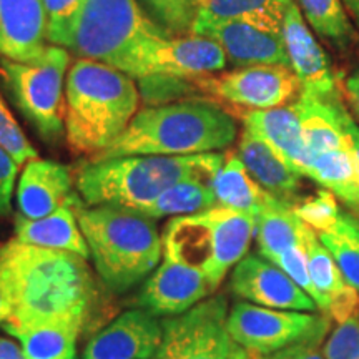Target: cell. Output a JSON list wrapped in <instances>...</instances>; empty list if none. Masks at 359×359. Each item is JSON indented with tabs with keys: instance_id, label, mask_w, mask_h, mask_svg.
<instances>
[{
	"instance_id": "f1b7e54d",
	"label": "cell",
	"mask_w": 359,
	"mask_h": 359,
	"mask_svg": "<svg viewBox=\"0 0 359 359\" xmlns=\"http://www.w3.org/2000/svg\"><path fill=\"white\" fill-rule=\"evenodd\" d=\"M316 235L334 258L348 285L359 291V217L341 208L333 223Z\"/></svg>"
},
{
	"instance_id": "6da1fadb",
	"label": "cell",
	"mask_w": 359,
	"mask_h": 359,
	"mask_svg": "<svg viewBox=\"0 0 359 359\" xmlns=\"http://www.w3.org/2000/svg\"><path fill=\"white\" fill-rule=\"evenodd\" d=\"M0 281L12 306L4 331L39 326L82 331L97 298L87 259L17 240L0 246Z\"/></svg>"
},
{
	"instance_id": "d590c367",
	"label": "cell",
	"mask_w": 359,
	"mask_h": 359,
	"mask_svg": "<svg viewBox=\"0 0 359 359\" xmlns=\"http://www.w3.org/2000/svg\"><path fill=\"white\" fill-rule=\"evenodd\" d=\"M271 263L276 264L278 268H281L283 271H285L286 275H288L291 280H293L296 285H298L299 288H302L304 293H306L309 298L316 303L318 309L321 308V296L316 291V288H314L311 276H309L308 255H306V246H304V240L302 245L294 246V248L286 251V253L276 257Z\"/></svg>"
},
{
	"instance_id": "74e56055",
	"label": "cell",
	"mask_w": 359,
	"mask_h": 359,
	"mask_svg": "<svg viewBox=\"0 0 359 359\" xmlns=\"http://www.w3.org/2000/svg\"><path fill=\"white\" fill-rule=\"evenodd\" d=\"M20 165L0 147V217H7L12 208V193Z\"/></svg>"
},
{
	"instance_id": "e575fe53",
	"label": "cell",
	"mask_w": 359,
	"mask_h": 359,
	"mask_svg": "<svg viewBox=\"0 0 359 359\" xmlns=\"http://www.w3.org/2000/svg\"><path fill=\"white\" fill-rule=\"evenodd\" d=\"M294 212L314 231H321L333 223V219L341 212L339 201L331 191L321 190L316 195L298 201L294 205Z\"/></svg>"
},
{
	"instance_id": "f35d334b",
	"label": "cell",
	"mask_w": 359,
	"mask_h": 359,
	"mask_svg": "<svg viewBox=\"0 0 359 359\" xmlns=\"http://www.w3.org/2000/svg\"><path fill=\"white\" fill-rule=\"evenodd\" d=\"M326 334H316L262 359H325L321 343Z\"/></svg>"
},
{
	"instance_id": "7c38bea8",
	"label": "cell",
	"mask_w": 359,
	"mask_h": 359,
	"mask_svg": "<svg viewBox=\"0 0 359 359\" xmlns=\"http://www.w3.org/2000/svg\"><path fill=\"white\" fill-rule=\"evenodd\" d=\"M281 35L291 70L302 83V92L323 100L338 95V79L334 77L325 50L314 39L311 27L304 20L294 0L286 7Z\"/></svg>"
},
{
	"instance_id": "836d02e7",
	"label": "cell",
	"mask_w": 359,
	"mask_h": 359,
	"mask_svg": "<svg viewBox=\"0 0 359 359\" xmlns=\"http://www.w3.org/2000/svg\"><path fill=\"white\" fill-rule=\"evenodd\" d=\"M48 20V43L67 47L72 27L85 0H43Z\"/></svg>"
},
{
	"instance_id": "9a60e30c",
	"label": "cell",
	"mask_w": 359,
	"mask_h": 359,
	"mask_svg": "<svg viewBox=\"0 0 359 359\" xmlns=\"http://www.w3.org/2000/svg\"><path fill=\"white\" fill-rule=\"evenodd\" d=\"M85 205L74 190V173L67 165L52 160L27 161L17 185V208L22 217L39 219L64 206L77 210Z\"/></svg>"
},
{
	"instance_id": "30bf717a",
	"label": "cell",
	"mask_w": 359,
	"mask_h": 359,
	"mask_svg": "<svg viewBox=\"0 0 359 359\" xmlns=\"http://www.w3.org/2000/svg\"><path fill=\"white\" fill-rule=\"evenodd\" d=\"M196 90L246 110H269L293 103L302 83L288 65H251L224 74L193 77Z\"/></svg>"
},
{
	"instance_id": "3957f363",
	"label": "cell",
	"mask_w": 359,
	"mask_h": 359,
	"mask_svg": "<svg viewBox=\"0 0 359 359\" xmlns=\"http://www.w3.org/2000/svg\"><path fill=\"white\" fill-rule=\"evenodd\" d=\"M65 138L77 154L98 155L118 140L140 107L135 80L102 62L77 58L65 82Z\"/></svg>"
},
{
	"instance_id": "7402d4cb",
	"label": "cell",
	"mask_w": 359,
	"mask_h": 359,
	"mask_svg": "<svg viewBox=\"0 0 359 359\" xmlns=\"http://www.w3.org/2000/svg\"><path fill=\"white\" fill-rule=\"evenodd\" d=\"M306 178L333 193L339 203L359 217V158L346 133L336 145L309 155Z\"/></svg>"
},
{
	"instance_id": "ac0fdd59",
	"label": "cell",
	"mask_w": 359,
	"mask_h": 359,
	"mask_svg": "<svg viewBox=\"0 0 359 359\" xmlns=\"http://www.w3.org/2000/svg\"><path fill=\"white\" fill-rule=\"evenodd\" d=\"M226 65L228 60L222 45L196 34L160 40L148 55V75L201 77L218 74Z\"/></svg>"
},
{
	"instance_id": "1f68e13d",
	"label": "cell",
	"mask_w": 359,
	"mask_h": 359,
	"mask_svg": "<svg viewBox=\"0 0 359 359\" xmlns=\"http://www.w3.org/2000/svg\"><path fill=\"white\" fill-rule=\"evenodd\" d=\"M155 22L172 37L191 34L198 15V0H142Z\"/></svg>"
},
{
	"instance_id": "d4e9b609",
	"label": "cell",
	"mask_w": 359,
	"mask_h": 359,
	"mask_svg": "<svg viewBox=\"0 0 359 359\" xmlns=\"http://www.w3.org/2000/svg\"><path fill=\"white\" fill-rule=\"evenodd\" d=\"M218 206L258 217L269 195L251 178L238 154H228L212 183Z\"/></svg>"
},
{
	"instance_id": "b9f144b4",
	"label": "cell",
	"mask_w": 359,
	"mask_h": 359,
	"mask_svg": "<svg viewBox=\"0 0 359 359\" xmlns=\"http://www.w3.org/2000/svg\"><path fill=\"white\" fill-rule=\"evenodd\" d=\"M11 314H12L11 302H8L7 291L4 288L2 281H0V325H4V323L11 318Z\"/></svg>"
},
{
	"instance_id": "5b68a950",
	"label": "cell",
	"mask_w": 359,
	"mask_h": 359,
	"mask_svg": "<svg viewBox=\"0 0 359 359\" xmlns=\"http://www.w3.org/2000/svg\"><path fill=\"white\" fill-rule=\"evenodd\" d=\"M80 230L105 286L123 293L154 271L163 253L155 219L118 205L79 206Z\"/></svg>"
},
{
	"instance_id": "8fae6325",
	"label": "cell",
	"mask_w": 359,
	"mask_h": 359,
	"mask_svg": "<svg viewBox=\"0 0 359 359\" xmlns=\"http://www.w3.org/2000/svg\"><path fill=\"white\" fill-rule=\"evenodd\" d=\"M233 294L258 306L316 313L318 306L291 278L262 255H246L231 273Z\"/></svg>"
},
{
	"instance_id": "52a82bcc",
	"label": "cell",
	"mask_w": 359,
	"mask_h": 359,
	"mask_svg": "<svg viewBox=\"0 0 359 359\" xmlns=\"http://www.w3.org/2000/svg\"><path fill=\"white\" fill-rule=\"evenodd\" d=\"M70 53L50 43L34 62L0 57V83L17 110L45 142L65 133V82Z\"/></svg>"
},
{
	"instance_id": "4316f807",
	"label": "cell",
	"mask_w": 359,
	"mask_h": 359,
	"mask_svg": "<svg viewBox=\"0 0 359 359\" xmlns=\"http://www.w3.org/2000/svg\"><path fill=\"white\" fill-rule=\"evenodd\" d=\"M218 206L213 188L200 180H185L170 187L150 203L137 206V212L154 219L163 217H188Z\"/></svg>"
},
{
	"instance_id": "f6af8a7d",
	"label": "cell",
	"mask_w": 359,
	"mask_h": 359,
	"mask_svg": "<svg viewBox=\"0 0 359 359\" xmlns=\"http://www.w3.org/2000/svg\"><path fill=\"white\" fill-rule=\"evenodd\" d=\"M356 359H359V356H358V358H356Z\"/></svg>"
},
{
	"instance_id": "ffe728a7",
	"label": "cell",
	"mask_w": 359,
	"mask_h": 359,
	"mask_svg": "<svg viewBox=\"0 0 359 359\" xmlns=\"http://www.w3.org/2000/svg\"><path fill=\"white\" fill-rule=\"evenodd\" d=\"M236 154L264 191L286 203H298L303 177L269 143L243 128Z\"/></svg>"
},
{
	"instance_id": "277c9868",
	"label": "cell",
	"mask_w": 359,
	"mask_h": 359,
	"mask_svg": "<svg viewBox=\"0 0 359 359\" xmlns=\"http://www.w3.org/2000/svg\"><path fill=\"white\" fill-rule=\"evenodd\" d=\"M226 155L219 151L185 156H116L83 163L75 185L85 206L147 205L185 180L212 185Z\"/></svg>"
},
{
	"instance_id": "f546056e",
	"label": "cell",
	"mask_w": 359,
	"mask_h": 359,
	"mask_svg": "<svg viewBox=\"0 0 359 359\" xmlns=\"http://www.w3.org/2000/svg\"><path fill=\"white\" fill-rule=\"evenodd\" d=\"M303 240L304 246H306L309 276H311L314 288H316V291L321 296L320 311L325 313L327 318L331 303L336 298H339L341 294L346 293L351 288V285H348L343 273L338 268V264H336L334 258L331 257L330 251L321 243L316 231L311 226H308V224L304 228Z\"/></svg>"
},
{
	"instance_id": "8d00e7d4",
	"label": "cell",
	"mask_w": 359,
	"mask_h": 359,
	"mask_svg": "<svg viewBox=\"0 0 359 359\" xmlns=\"http://www.w3.org/2000/svg\"><path fill=\"white\" fill-rule=\"evenodd\" d=\"M325 359H356L359 356V313L338 323L323 344Z\"/></svg>"
},
{
	"instance_id": "603a6c76",
	"label": "cell",
	"mask_w": 359,
	"mask_h": 359,
	"mask_svg": "<svg viewBox=\"0 0 359 359\" xmlns=\"http://www.w3.org/2000/svg\"><path fill=\"white\" fill-rule=\"evenodd\" d=\"M15 240L40 248L69 251L87 259L90 250L80 230L75 208L64 206L48 217L30 219L19 213L15 217Z\"/></svg>"
},
{
	"instance_id": "7a4b0ae2",
	"label": "cell",
	"mask_w": 359,
	"mask_h": 359,
	"mask_svg": "<svg viewBox=\"0 0 359 359\" xmlns=\"http://www.w3.org/2000/svg\"><path fill=\"white\" fill-rule=\"evenodd\" d=\"M235 116L208 98L191 97L138 110L118 140L93 156H185L224 150L236 140Z\"/></svg>"
},
{
	"instance_id": "7bdbcfd3",
	"label": "cell",
	"mask_w": 359,
	"mask_h": 359,
	"mask_svg": "<svg viewBox=\"0 0 359 359\" xmlns=\"http://www.w3.org/2000/svg\"><path fill=\"white\" fill-rule=\"evenodd\" d=\"M346 8L349 19H351L354 29L359 30V0H341Z\"/></svg>"
},
{
	"instance_id": "ee69618b",
	"label": "cell",
	"mask_w": 359,
	"mask_h": 359,
	"mask_svg": "<svg viewBox=\"0 0 359 359\" xmlns=\"http://www.w3.org/2000/svg\"><path fill=\"white\" fill-rule=\"evenodd\" d=\"M262 356H257V354H253V353H250L248 349H245V348H240L236 351V354L235 356H233L231 359H259Z\"/></svg>"
},
{
	"instance_id": "5bb4252c",
	"label": "cell",
	"mask_w": 359,
	"mask_h": 359,
	"mask_svg": "<svg viewBox=\"0 0 359 359\" xmlns=\"http://www.w3.org/2000/svg\"><path fill=\"white\" fill-rule=\"evenodd\" d=\"M191 34L213 39L222 45L228 64L241 69L251 65H288L283 35L259 29L246 22H195Z\"/></svg>"
},
{
	"instance_id": "9c48e42d",
	"label": "cell",
	"mask_w": 359,
	"mask_h": 359,
	"mask_svg": "<svg viewBox=\"0 0 359 359\" xmlns=\"http://www.w3.org/2000/svg\"><path fill=\"white\" fill-rule=\"evenodd\" d=\"M330 318L308 311H286L238 302L228 313L226 330L236 344L257 356H271L281 349L330 331Z\"/></svg>"
},
{
	"instance_id": "83f0119b",
	"label": "cell",
	"mask_w": 359,
	"mask_h": 359,
	"mask_svg": "<svg viewBox=\"0 0 359 359\" xmlns=\"http://www.w3.org/2000/svg\"><path fill=\"white\" fill-rule=\"evenodd\" d=\"M314 34L344 53L356 43L358 32L341 0H294Z\"/></svg>"
},
{
	"instance_id": "4fadbf2b",
	"label": "cell",
	"mask_w": 359,
	"mask_h": 359,
	"mask_svg": "<svg viewBox=\"0 0 359 359\" xmlns=\"http://www.w3.org/2000/svg\"><path fill=\"white\" fill-rule=\"evenodd\" d=\"M217 290L200 269L165 257L138 294V306L154 316H178Z\"/></svg>"
},
{
	"instance_id": "ab89813d",
	"label": "cell",
	"mask_w": 359,
	"mask_h": 359,
	"mask_svg": "<svg viewBox=\"0 0 359 359\" xmlns=\"http://www.w3.org/2000/svg\"><path fill=\"white\" fill-rule=\"evenodd\" d=\"M344 97H346L353 114L359 118V67L344 80Z\"/></svg>"
},
{
	"instance_id": "8992f818",
	"label": "cell",
	"mask_w": 359,
	"mask_h": 359,
	"mask_svg": "<svg viewBox=\"0 0 359 359\" xmlns=\"http://www.w3.org/2000/svg\"><path fill=\"white\" fill-rule=\"evenodd\" d=\"M167 37L172 35L143 12L138 0H85L65 48L143 79L150 50Z\"/></svg>"
},
{
	"instance_id": "e0dca14e",
	"label": "cell",
	"mask_w": 359,
	"mask_h": 359,
	"mask_svg": "<svg viewBox=\"0 0 359 359\" xmlns=\"http://www.w3.org/2000/svg\"><path fill=\"white\" fill-rule=\"evenodd\" d=\"M48 42L43 0H0V57L34 62Z\"/></svg>"
},
{
	"instance_id": "4dcf8cb0",
	"label": "cell",
	"mask_w": 359,
	"mask_h": 359,
	"mask_svg": "<svg viewBox=\"0 0 359 359\" xmlns=\"http://www.w3.org/2000/svg\"><path fill=\"white\" fill-rule=\"evenodd\" d=\"M6 333L20 341L27 359H77V327L39 326Z\"/></svg>"
},
{
	"instance_id": "d6a6232c",
	"label": "cell",
	"mask_w": 359,
	"mask_h": 359,
	"mask_svg": "<svg viewBox=\"0 0 359 359\" xmlns=\"http://www.w3.org/2000/svg\"><path fill=\"white\" fill-rule=\"evenodd\" d=\"M0 147L8 151L19 165L39 158V151L22 132L20 125L17 123L15 116L12 115L2 95H0Z\"/></svg>"
},
{
	"instance_id": "d6986e66",
	"label": "cell",
	"mask_w": 359,
	"mask_h": 359,
	"mask_svg": "<svg viewBox=\"0 0 359 359\" xmlns=\"http://www.w3.org/2000/svg\"><path fill=\"white\" fill-rule=\"evenodd\" d=\"M205 217L213 233V258L206 278L218 288L228 271L248 253L257 235V217L224 206H215L205 212Z\"/></svg>"
},
{
	"instance_id": "60d3db41",
	"label": "cell",
	"mask_w": 359,
	"mask_h": 359,
	"mask_svg": "<svg viewBox=\"0 0 359 359\" xmlns=\"http://www.w3.org/2000/svg\"><path fill=\"white\" fill-rule=\"evenodd\" d=\"M0 359H27L22 349L15 341L0 336Z\"/></svg>"
},
{
	"instance_id": "cb8c5ba5",
	"label": "cell",
	"mask_w": 359,
	"mask_h": 359,
	"mask_svg": "<svg viewBox=\"0 0 359 359\" xmlns=\"http://www.w3.org/2000/svg\"><path fill=\"white\" fill-rule=\"evenodd\" d=\"M306 223L294 212V205L269 196L257 217L258 253L268 262L303 243Z\"/></svg>"
},
{
	"instance_id": "44dd1931",
	"label": "cell",
	"mask_w": 359,
	"mask_h": 359,
	"mask_svg": "<svg viewBox=\"0 0 359 359\" xmlns=\"http://www.w3.org/2000/svg\"><path fill=\"white\" fill-rule=\"evenodd\" d=\"M240 116L245 128L269 143L296 172L306 177L309 154L293 103L269 110H246Z\"/></svg>"
},
{
	"instance_id": "bcb514c9",
	"label": "cell",
	"mask_w": 359,
	"mask_h": 359,
	"mask_svg": "<svg viewBox=\"0 0 359 359\" xmlns=\"http://www.w3.org/2000/svg\"><path fill=\"white\" fill-rule=\"evenodd\" d=\"M259 359H262V358H259Z\"/></svg>"
},
{
	"instance_id": "ba28073f",
	"label": "cell",
	"mask_w": 359,
	"mask_h": 359,
	"mask_svg": "<svg viewBox=\"0 0 359 359\" xmlns=\"http://www.w3.org/2000/svg\"><path fill=\"white\" fill-rule=\"evenodd\" d=\"M228 299L217 294L183 314L161 321L155 359H231L241 346L226 330Z\"/></svg>"
},
{
	"instance_id": "2e32d148",
	"label": "cell",
	"mask_w": 359,
	"mask_h": 359,
	"mask_svg": "<svg viewBox=\"0 0 359 359\" xmlns=\"http://www.w3.org/2000/svg\"><path fill=\"white\" fill-rule=\"evenodd\" d=\"M161 338V323L154 314L130 309L88 341L82 359H151L158 353Z\"/></svg>"
},
{
	"instance_id": "484cf974",
	"label": "cell",
	"mask_w": 359,
	"mask_h": 359,
	"mask_svg": "<svg viewBox=\"0 0 359 359\" xmlns=\"http://www.w3.org/2000/svg\"><path fill=\"white\" fill-rule=\"evenodd\" d=\"M290 2L291 0H198V15L195 22L238 20L281 34Z\"/></svg>"
}]
</instances>
